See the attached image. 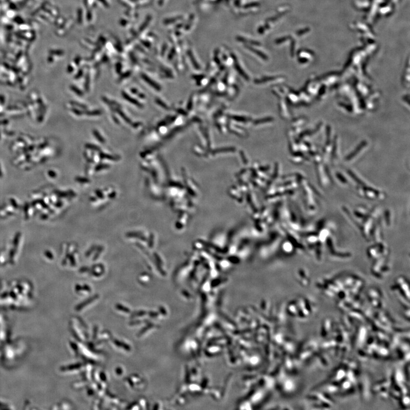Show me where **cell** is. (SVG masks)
<instances>
[{"label": "cell", "mask_w": 410, "mask_h": 410, "mask_svg": "<svg viewBox=\"0 0 410 410\" xmlns=\"http://www.w3.org/2000/svg\"><path fill=\"white\" fill-rule=\"evenodd\" d=\"M123 96H124V98L125 99H127V100H128L129 102H130L131 103H132L136 105H137V106H139V107H141V104H140V103L139 102H137V100H136L134 99H133V98H131V97H130L127 94H125V93H124V92H123Z\"/></svg>", "instance_id": "1"}, {"label": "cell", "mask_w": 410, "mask_h": 410, "mask_svg": "<svg viewBox=\"0 0 410 410\" xmlns=\"http://www.w3.org/2000/svg\"><path fill=\"white\" fill-rule=\"evenodd\" d=\"M144 79H145V80H146V81L148 82V83L150 84L152 87H153V88H154L155 89H156L157 90H160V87H159L158 85L156 83H154L153 82H152L151 80H150V79H148V78H147V77H144Z\"/></svg>", "instance_id": "2"}, {"label": "cell", "mask_w": 410, "mask_h": 410, "mask_svg": "<svg viewBox=\"0 0 410 410\" xmlns=\"http://www.w3.org/2000/svg\"><path fill=\"white\" fill-rule=\"evenodd\" d=\"M94 135L97 138V139H98L100 142H102V143L104 142V140L103 138L101 136V135H100L99 133H98V132L97 131H94Z\"/></svg>", "instance_id": "3"}, {"label": "cell", "mask_w": 410, "mask_h": 410, "mask_svg": "<svg viewBox=\"0 0 410 410\" xmlns=\"http://www.w3.org/2000/svg\"><path fill=\"white\" fill-rule=\"evenodd\" d=\"M249 49H250V50H252V51H253V53H256L257 54H258V55L260 56V57H262V58H264V59H265V58H266V57H265V55H264V54H263L262 53H261L260 51H257V50H256V49H253V47H249Z\"/></svg>", "instance_id": "4"}, {"label": "cell", "mask_w": 410, "mask_h": 410, "mask_svg": "<svg viewBox=\"0 0 410 410\" xmlns=\"http://www.w3.org/2000/svg\"><path fill=\"white\" fill-rule=\"evenodd\" d=\"M100 156H101V157L102 158H108V159L112 160H117V159H118V158L117 157H113V156H109V155L107 156V154H101Z\"/></svg>", "instance_id": "5"}, {"label": "cell", "mask_w": 410, "mask_h": 410, "mask_svg": "<svg viewBox=\"0 0 410 410\" xmlns=\"http://www.w3.org/2000/svg\"><path fill=\"white\" fill-rule=\"evenodd\" d=\"M238 39L239 41H247V42H249V43H251V44H255V45L257 44V45H259V43H257V42H253V41H251H251H250V40H248L247 39H245V38H242V37L238 38Z\"/></svg>", "instance_id": "6"}, {"label": "cell", "mask_w": 410, "mask_h": 410, "mask_svg": "<svg viewBox=\"0 0 410 410\" xmlns=\"http://www.w3.org/2000/svg\"><path fill=\"white\" fill-rule=\"evenodd\" d=\"M87 148H90V149H99V148L96 147V146H95V145H90V144H88V145H87Z\"/></svg>", "instance_id": "7"}]
</instances>
